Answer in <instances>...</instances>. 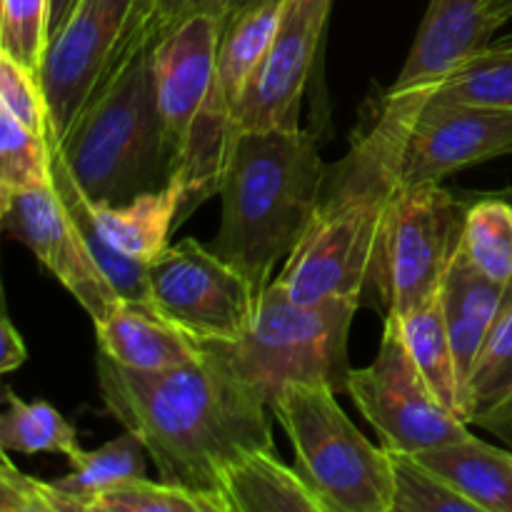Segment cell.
Wrapping results in <instances>:
<instances>
[{"label": "cell", "mask_w": 512, "mask_h": 512, "mask_svg": "<svg viewBox=\"0 0 512 512\" xmlns=\"http://www.w3.org/2000/svg\"><path fill=\"white\" fill-rule=\"evenodd\" d=\"M328 383H290L270 403L295 453V470L325 512H390V453L370 443Z\"/></svg>", "instance_id": "6"}, {"label": "cell", "mask_w": 512, "mask_h": 512, "mask_svg": "<svg viewBox=\"0 0 512 512\" xmlns=\"http://www.w3.org/2000/svg\"><path fill=\"white\" fill-rule=\"evenodd\" d=\"M58 148L93 203H125L168 183L175 160L155 100L150 50L90 93Z\"/></svg>", "instance_id": "4"}, {"label": "cell", "mask_w": 512, "mask_h": 512, "mask_svg": "<svg viewBox=\"0 0 512 512\" xmlns=\"http://www.w3.org/2000/svg\"><path fill=\"white\" fill-rule=\"evenodd\" d=\"M512 18V0H430L408 60L390 90L428 88L493 43Z\"/></svg>", "instance_id": "15"}, {"label": "cell", "mask_w": 512, "mask_h": 512, "mask_svg": "<svg viewBox=\"0 0 512 512\" xmlns=\"http://www.w3.org/2000/svg\"><path fill=\"white\" fill-rule=\"evenodd\" d=\"M228 5L230 0H155L150 13L145 15L143 23H140L128 38L120 40V43L115 45L113 55H110L108 60V68H105V73L100 75L98 85L108 83V80L113 78V75L118 73L128 60H133L135 55L153 48L160 38H165L170 30H175L180 23L193 18V15L213 13L225 20V15H228ZM98 85H95V88H98Z\"/></svg>", "instance_id": "32"}, {"label": "cell", "mask_w": 512, "mask_h": 512, "mask_svg": "<svg viewBox=\"0 0 512 512\" xmlns=\"http://www.w3.org/2000/svg\"><path fill=\"white\" fill-rule=\"evenodd\" d=\"M0 458H8V455H5V448H3V445H0Z\"/></svg>", "instance_id": "42"}, {"label": "cell", "mask_w": 512, "mask_h": 512, "mask_svg": "<svg viewBox=\"0 0 512 512\" xmlns=\"http://www.w3.org/2000/svg\"><path fill=\"white\" fill-rule=\"evenodd\" d=\"M0 512H70L53 483L20 473L8 458H0Z\"/></svg>", "instance_id": "35"}, {"label": "cell", "mask_w": 512, "mask_h": 512, "mask_svg": "<svg viewBox=\"0 0 512 512\" xmlns=\"http://www.w3.org/2000/svg\"><path fill=\"white\" fill-rule=\"evenodd\" d=\"M468 205L440 183L395 190L380 223L365 288L378 295L385 315L400 318L438 295L463 243Z\"/></svg>", "instance_id": "7"}, {"label": "cell", "mask_w": 512, "mask_h": 512, "mask_svg": "<svg viewBox=\"0 0 512 512\" xmlns=\"http://www.w3.org/2000/svg\"><path fill=\"white\" fill-rule=\"evenodd\" d=\"M345 395L378 430L383 448L393 453L415 455L470 435L468 423L435 398L415 368L393 315H385L383 340L373 363L350 368Z\"/></svg>", "instance_id": "9"}, {"label": "cell", "mask_w": 512, "mask_h": 512, "mask_svg": "<svg viewBox=\"0 0 512 512\" xmlns=\"http://www.w3.org/2000/svg\"><path fill=\"white\" fill-rule=\"evenodd\" d=\"M0 230L8 238L23 243L40 260V265L83 305L93 323L108 315V310L120 300L90 255L53 180L15 195L0 215Z\"/></svg>", "instance_id": "13"}, {"label": "cell", "mask_w": 512, "mask_h": 512, "mask_svg": "<svg viewBox=\"0 0 512 512\" xmlns=\"http://www.w3.org/2000/svg\"><path fill=\"white\" fill-rule=\"evenodd\" d=\"M505 193H510V195H512V188H510V190H505Z\"/></svg>", "instance_id": "43"}, {"label": "cell", "mask_w": 512, "mask_h": 512, "mask_svg": "<svg viewBox=\"0 0 512 512\" xmlns=\"http://www.w3.org/2000/svg\"><path fill=\"white\" fill-rule=\"evenodd\" d=\"M3 5L5 0H0V30H3Z\"/></svg>", "instance_id": "41"}, {"label": "cell", "mask_w": 512, "mask_h": 512, "mask_svg": "<svg viewBox=\"0 0 512 512\" xmlns=\"http://www.w3.org/2000/svg\"><path fill=\"white\" fill-rule=\"evenodd\" d=\"M430 100L512 108V33L455 65L443 80L415 88Z\"/></svg>", "instance_id": "26"}, {"label": "cell", "mask_w": 512, "mask_h": 512, "mask_svg": "<svg viewBox=\"0 0 512 512\" xmlns=\"http://www.w3.org/2000/svg\"><path fill=\"white\" fill-rule=\"evenodd\" d=\"M153 3H155V0H135V3H133V10H130V15H128V23H125L123 33H120L118 43H120V40L128 38V35L133 33V30L138 28L140 23H143L145 15H148V13H150V8H153ZM118 43H115V45H118Z\"/></svg>", "instance_id": "38"}, {"label": "cell", "mask_w": 512, "mask_h": 512, "mask_svg": "<svg viewBox=\"0 0 512 512\" xmlns=\"http://www.w3.org/2000/svg\"><path fill=\"white\" fill-rule=\"evenodd\" d=\"M508 285L495 283L488 275L480 273L463 248L450 263L443 283H440L438 298L443 305L445 328H448L450 345H453L455 368H458L460 390H463V418H465V388H468L470 373L488 340L490 330L498 323L503 310Z\"/></svg>", "instance_id": "17"}, {"label": "cell", "mask_w": 512, "mask_h": 512, "mask_svg": "<svg viewBox=\"0 0 512 512\" xmlns=\"http://www.w3.org/2000/svg\"><path fill=\"white\" fill-rule=\"evenodd\" d=\"M158 313L200 343H235L253 323L258 290L210 245L185 238L148 263Z\"/></svg>", "instance_id": "10"}, {"label": "cell", "mask_w": 512, "mask_h": 512, "mask_svg": "<svg viewBox=\"0 0 512 512\" xmlns=\"http://www.w3.org/2000/svg\"><path fill=\"white\" fill-rule=\"evenodd\" d=\"M203 355L168 370L123 368L98 353V388L108 413L138 435L163 483L225 503V465L250 450H270V405L208 343ZM228 512V510H225Z\"/></svg>", "instance_id": "1"}, {"label": "cell", "mask_w": 512, "mask_h": 512, "mask_svg": "<svg viewBox=\"0 0 512 512\" xmlns=\"http://www.w3.org/2000/svg\"><path fill=\"white\" fill-rule=\"evenodd\" d=\"M50 138L0 108V215L18 193L50 183Z\"/></svg>", "instance_id": "29"}, {"label": "cell", "mask_w": 512, "mask_h": 512, "mask_svg": "<svg viewBox=\"0 0 512 512\" xmlns=\"http://www.w3.org/2000/svg\"><path fill=\"white\" fill-rule=\"evenodd\" d=\"M48 0H5L0 45L38 73L45 53Z\"/></svg>", "instance_id": "34"}, {"label": "cell", "mask_w": 512, "mask_h": 512, "mask_svg": "<svg viewBox=\"0 0 512 512\" xmlns=\"http://www.w3.org/2000/svg\"><path fill=\"white\" fill-rule=\"evenodd\" d=\"M390 453L393 470V500L390 512H478L468 498L450 488L428 465L410 453Z\"/></svg>", "instance_id": "31"}, {"label": "cell", "mask_w": 512, "mask_h": 512, "mask_svg": "<svg viewBox=\"0 0 512 512\" xmlns=\"http://www.w3.org/2000/svg\"><path fill=\"white\" fill-rule=\"evenodd\" d=\"M220 498L228 512H325L295 468L270 450H250L225 465Z\"/></svg>", "instance_id": "18"}, {"label": "cell", "mask_w": 512, "mask_h": 512, "mask_svg": "<svg viewBox=\"0 0 512 512\" xmlns=\"http://www.w3.org/2000/svg\"><path fill=\"white\" fill-rule=\"evenodd\" d=\"M328 165L305 130H243L220 178V225L210 250L258 293L300 243L320 203Z\"/></svg>", "instance_id": "2"}, {"label": "cell", "mask_w": 512, "mask_h": 512, "mask_svg": "<svg viewBox=\"0 0 512 512\" xmlns=\"http://www.w3.org/2000/svg\"><path fill=\"white\" fill-rule=\"evenodd\" d=\"M288 0H265L243 13L233 15L225 23L223 38L218 45L215 63V83L210 90V103L235 113V105L243 98L245 88L253 80L255 70L263 63ZM235 120V118H233Z\"/></svg>", "instance_id": "21"}, {"label": "cell", "mask_w": 512, "mask_h": 512, "mask_svg": "<svg viewBox=\"0 0 512 512\" xmlns=\"http://www.w3.org/2000/svg\"><path fill=\"white\" fill-rule=\"evenodd\" d=\"M463 253L495 283L512 280V205L500 198H483L468 205L463 225Z\"/></svg>", "instance_id": "28"}, {"label": "cell", "mask_w": 512, "mask_h": 512, "mask_svg": "<svg viewBox=\"0 0 512 512\" xmlns=\"http://www.w3.org/2000/svg\"><path fill=\"white\" fill-rule=\"evenodd\" d=\"M133 3L135 0H78L60 33L45 45L38 80L55 140L68 135L108 68Z\"/></svg>", "instance_id": "11"}, {"label": "cell", "mask_w": 512, "mask_h": 512, "mask_svg": "<svg viewBox=\"0 0 512 512\" xmlns=\"http://www.w3.org/2000/svg\"><path fill=\"white\" fill-rule=\"evenodd\" d=\"M183 205L185 188L173 175L163 188L135 195L125 203H93V218L113 248L150 263L165 250L173 225L183 220Z\"/></svg>", "instance_id": "19"}, {"label": "cell", "mask_w": 512, "mask_h": 512, "mask_svg": "<svg viewBox=\"0 0 512 512\" xmlns=\"http://www.w3.org/2000/svg\"><path fill=\"white\" fill-rule=\"evenodd\" d=\"M258 3H265V0H230V5H228V15H225V23H228V20L233 18V15L243 13V10L253 8V5H258Z\"/></svg>", "instance_id": "39"}, {"label": "cell", "mask_w": 512, "mask_h": 512, "mask_svg": "<svg viewBox=\"0 0 512 512\" xmlns=\"http://www.w3.org/2000/svg\"><path fill=\"white\" fill-rule=\"evenodd\" d=\"M88 512H225L218 500L170 483H153L145 475L123 480L98 498Z\"/></svg>", "instance_id": "30"}, {"label": "cell", "mask_w": 512, "mask_h": 512, "mask_svg": "<svg viewBox=\"0 0 512 512\" xmlns=\"http://www.w3.org/2000/svg\"><path fill=\"white\" fill-rule=\"evenodd\" d=\"M93 325L100 353L123 368L168 370L193 363L203 355L193 335L150 303L120 298L108 315Z\"/></svg>", "instance_id": "16"}, {"label": "cell", "mask_w": 512, "mask_h": 512, "mask_svg": "<svg viewBox=\"0 0 512 512\" xmlns=\"http://www.w3.org/2000/svg\"><path fill=\"white\" fill-rule=\"evenodd\" d=\"M415 458L468 498L478 512H512V453L470 433L455 443L415 453Z\"/></svg>", "instance_id": "20"}, {"label": "cell", "mask_w": 512, "mask_h": 512, "mask_svg": "<svg viewBox=\"0 0 512 512\" xmlns=\"http://www.w3.org/2000/svg\"><path fill=\"white\" fill-rule=\"evenodd\" d=\"M223 30L220 15H193L150 48L155 100L175 165L213 90Z\"/></svg>", "instance_id": "14"}, {"label": "cell", "mask_w": 512, "mask_h": 512, "mask_svg": "<svg viewBox=\"0 0 512 512\" xmlns=\"http://www.w3.org/2000/svg\"><path fill=\"white\" fill-rule=\"evenodd\" d=\"M333 0H288L278 33L235 105V130H298L300 103Z\"/></svg>", "instance_id": "12"}, {"label": "cell", "mask_w": 512, "mask_h": 512, "mask_svg": "<svg viewBox=\"0 0 512 512\" xmlns=\"http://www.w3.org/2000/svg\"><path fill=\"white\" fill-rule=\"evenodd\" d=\"M5 410L0 413V445L23 455H63L73 460L80 453L78 433L48 400H23L13 388L0 390Z\"/></svg>", "instance_id": "27"}, {"label": "cell", "mask_w": 512, "mask_h": 512, "mask_svg": "<svg viewBox=\"0 0 512 512\" xmlns=\"http://www.w3.org/2000/svg\"><path fill=\"white\" fill-rule=\"evenodd\" d=\"M383 108L398 143V185L440 183L448 175L512 153V108L445 103L420 90H388Z\"/></svg>", "instance_id": "8"}, {"label": "cell", "mask_w": 512, "mask_h": 512, "mask_svg": "<svg viewBox=\"0 0 512 512\" xmlns=\"http://www.w3.org/2000/svg\"><path fill=\"white\" fill-rule=\"evenodd\" d=\"M395 320H398L405 348H408L410 358H413L415 368L420 370L428 388L433 390L435 398L450 413L463 418V390H460L453 345H450L448 328H445L443 318V305H440L438 295H433L423 305H418V308H413L410 313L400 315Z\"/></svg>", "instance_id": "24"}, {"label": "cell", "mask_w": 512, "mask_h": 512, "mask_svg": "<svg viewBox=\"0 0 512 512\" xmlns=\"http://www.w3.org/2000/svg\"><path fill=\"white\" fill-rule=\"evenodd\" d=\"M3 235V230H0ZM0 310H8V298H5V285H3V270H0Z\"/></svg>", "instance_id": "40"}, {"label": "cell", "mask_w": 512, "mask_h": 512, "mask_svg": "<svg viewBox=\"0 0 512 512\" xmlns=\"http://www.w3.org/2000/svg\"><path fill=\"white\" fill-rule=\"evenodd\" d=\"M78 0H48V25H45V45L60 33V28L65 25V20L70 18V13L75 10Z\"/></svg>", "instance_id": "37"}, {"label": "cell", "mask_w": 512, "mask_h": 512, "mask_svg": "<svg viewBox=\"0 0 512 512\" xmlns=\"http://www.w3.org/2000/svg\"><path fill=\"white\" fill-rule=\"evenodd\" d=\"M465 423L512 438V280L465 388Z\"/></svg>", "instance_id": "22"}, {"label": "cell", "mask_w": 512, "mask_h": 512, "mask_svg": "<svg viewBox=\"0 0 512 512\" xmlns=\"http://www.w3.org/2000/svg\"><path fill=\"white\" fill-rule=\"evenodd\" d=\"M0 108L33 133L50 138V118L43 88L35 70L0 45Z\"/></svg>", "instance_id": "33"}, {"label": "cell", "mask_w": 512, "mask_h": 512, "mask_svg": "<svg viewBox=\"0 0 512 512\" xmlns=\"http://www.w3.org/2000/svg\"><path fill=\"white\" fill-rule=\"evenodd\" d=\"M360 298L295 303L275 283L258 295L253 323L235 343H208L268 405L290 383H328L345 393L348 335ZM200 343V340H198Z\"/></svg>", "instance_id": "5"}, {"label": "cell", "mask_w": 512, "mask_h": 512, "mask_svg": "<svg viewBox=\"0 0 512 512\" xmlns=\"http://www.w3.org/2000/svg\"><path fill=\"white\" fill-rule=\"evenodd\" d=\"M145 445L138 435L125 430L120 438L110 440L98 450H80L73 460H68L73 473L53 480V488L68 503L70 512H88L90 500L98 498L113 485L123 480L145 475Z\"/></svg>", "instance_id": "25"}, {"label": "cell", "mask_w": 512, "mask_h": 512, "mask_svg": "<svg viewBox=\"0 0 512 512\" xmlns=\"http://www.w3.org/2000/svg\"><path fill=\"white\" fill-rule=\"evenodd\" d=\"M5 313L8 310H0V375L13 373L28 360V348Z\"/></svg>", "instance_id": "36"}, {"label": "cell", "mask_w": 512, "mask_h": 512, "mask_svg": "<svg viewBox=\"0 0 512 512\" xmlns=\"http://www.w3.org/2000/svg\"><path fill=\"white\" fill-rule=\"evenodd\" d=\"M50 180H53L55 190H58L60 200L65 203L68 213L73 215L75 225H78L90 255H93V260L98 263V268L103 270L108 283L115 288V293L123 300H138V303L153 305V298H150L148 263L128 258V255L120 253L118 248H113V245L103 238L100 228L95 225L93 203H90V198L83 193L78 180L70 173L68 163H65L63 153H60L58 148V140L55 138H50Z\"/></svg>", "instance_id": "23"}, {"label": "cell", "mask_w": 512, "mask_h": 512, "mask_svg": "<svg viewBox=\"0 0 512 512\" xmlns=\"http://www.w3.org/2000/svg\"><path fill=\"white\" fill-rule=\"evenodd\" d=\"M398 188L395 125L380 105L373 125L328 165L318 210L273 283L295 303L363 300L380 223Z\"/></svg>", "instance_id": "3"}]
</instances>
